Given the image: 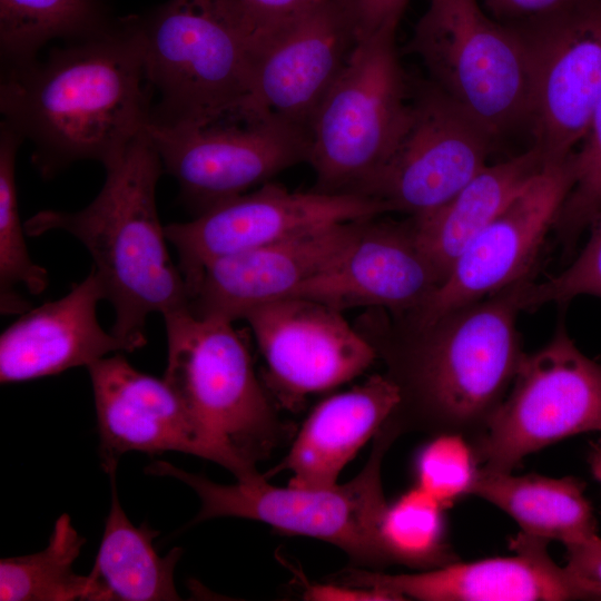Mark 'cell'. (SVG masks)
Listing matches in <instances>:
<instances>
[{"instance_id": "obj_1", "label": "cell", "mask_w": 601, "mask_h": 601, "mask_svg": "<svg viewBox=\"0 0 601 601\" xmlns=\"http://www.w3.org/2000/svg\"><path fill=\"white\" fill-rule=\"evenodd\" d=\"M136 16L96 36L65 42L27 62L2 66L1 122L32 148V161L51 178L95 160L105 168L150 121Z\"/></svg>"}, {"instance_id": "obj_2", "label": "cell", "mask_w": 601, "mask_h": 601, "mask_svg": "<svg viewBox=\"0 0 601 601\" xmlns=\"http://www.w3.org/2000/svg\"><path fill=\"white\" fill-rule=\"evenodd\" d=\"M105 169V183L88 206L40 210L24 221V230L32 237L62 230L81 242L115 311L110 332L136 351L147 343V317L187 308L188 288L158 216L164 168L146 131Z\"/></svg>"}, {"instance_id": "obj_3", "label": "cell", "mask_w": 601, "mask_h": 601, "mask_svg": "<svg viewBox=\"0 0 601 601\" xmlns=\"http://www.w3.org/2000/svg\"><path fill=\"white\" fill-rule=\"evenodd\" d=\"M528 277L457 308L425 329L388 375L401 390L390 415L402 433L481 437L524 356L516 331Z\"/></svg>"}, {"instance_id": "obj_4", "label": "cell", "mask_w": 601, "mask_h": 601, "mask_svg": "<svg viewBox=\"0 0 601 601\" xmlns=\"http://www.w3.org/2000/svg\"><path fill=\"white\" fill-rule=\"evenodd\" d=\"M136 20L147 80L158 97L149 122L193 125L247 114L257 39L234 0H168Z\"/></svg>"}, {"instance_id": "obj_5", "label": "cell", "mask_w": 601, "mask_h": 601, "mask_svg": "<svg viewBox=\"0 0 601 601\" xmlns=\"http://www.w3.org/2000/svg\"><path fill=\"white\" fill-rule=\"evenodd\" d=\"M401 434L386 420L374 435L363 470L345 484L324 487H278L265 477L224 485L165 461L152 462L146 471L175 477L197 493L200 510L193 524L223 516L256 520L285 534L326 541L343 550L353 564L378 569L392 564L381 535L388 506L381 467L385 453Z\"/></svg>"}, {"instance_id": "obj_6", "label": "cell", "mask_w": 601, "mask_h": 601, "mask_svg": "<svg viewBox=\"0 0 601 601\" xmlns=\"http://www.w3.org/2000/svg\"><path fill=\"white\" fill-rule=\"evenodd\" d=\"M162 317L165 382L213 442L257 469L294 427L278 418L244 337L231 321L197 316L188 307Z\"/></svg>"}, {"instance_id": "obj_7", "label": "cell", "mask_w": 601, "mask_h": 601, "mask_svg": "<svg viewBox=\"0 0 601 601\" xmlns=\"http://www.w3.org/2000/svg\"><path fill=\"white\" fill-rule=\"evenodd\" d=\"M395 35L361 40L315 112L307 158L314 190L364 195L404 132L412 97Z\"/></svg>"}, {"instance_id": "obj_8", "label": "cell", "mask_w": 601, "mask_h": 601, "mask_svg": "<svg viewBox=\"0 0 601 601\" xmlns=\"http://www.w3.org/2000/svg\"><path fill=\"white\" fill-rule=\"evenodd\" d=\"M431 82L495 137L528 120L530 73L519 29L491 20L479 0H428L410 43Z\"/></svg>"}, {"instance_id": "obj_9", "label": "cell", "mask_w": 601, "mask_h": 601, "mask_svg": "<svg viewBox=\"0 0 601 601\" xmlns=\"http://www.w3.org/2000/svg\"><path fill=\"white\" fill-rule=\"evenodd\" d=\"M589 432H601V363L561 324L542 348L524 354L484 434L470 446L481 469L512 472L529 454Z\"/></svg>"}, {"instance_id": "obj_10", "label": "cell", "mask_w": 601, "mask_h": 601, "mask_svg": "<svg viewBox=\"0 0 601 601\" xmlns=\"http://www.w3.org/2000/svg\"><path fill=\"white\" fill-rule=\"evenodd\" d=\"M145 131L195 215L308 158V132L268 116L239 114L176 126L148 122Z\"/></svg>"}, {"instance_id": "obj_11", "label": "cell", "mask_w": 601, "mask_h": 601, "mask_svg": "<svg viewBox=\"0 0 601 601\" xmlns=\"http://www.w3.org/2000/svg\"><path fill=\"white\" fill-rule=\"evenodd\" d=\"M528 52V120L549 162L569 158L601 100V0L515 23Z\"/></svg>"}, {"instance_id": "obj_12", "label": "cell", "mask_w": 601, "mask_h": 601, "mask_svg": "<svg viewBox=\"0 0 601 601\" xmlns=\"http://www.w3.org/2000/svg\"><path fill=\"white\" fill-rule=\"evenodd\" d=\"M495 136L430 82L412 97L408 122L365 196L420 218L452 199L487 164Z\"/></svg>"}, {"instance_id": "obj_13", "label": "cell", "mask_w": 601, "mask_h": 601, "mask_svg": "<svg viewBox=\"0 0 601 601\" xmlns=\"http://www.w3.org/2000/svg\"><path fill=\"white\" fill-rule=\"evenodd\" d=\"M387 206L358 194L290 191L266 183L219 203L191 220L165 226L187 288L208 262L322 227L374 218Z\"/></svg>"}, {"instance_id": "obj_14", "label": "cell", "mask_w": 601, "mask_h": 601, "mask_svg": "<svg viewBox=\"0 0 601 601\" xmlns=\"http://www.w3.org/2000/svg\"><path fill=\"white\" fill-rule=\"evenodd\" d=\"M573 183L571 156L549 162L464 248L416 309L420 329L528 277Z\"/></svg>"}, {"instance_id": "obj_15", "label": "cell", "mask_w": 601, "mask_h": 601, "mask_svg": "<svg viewBox=\"0 0 601 601\" xmlns=\"http://www.w3.org/2000/svg\"><path fill=\"white\" fill-rule=\"evenodd\" d=\"M266 363V385L289 411L308 395L346 383L376 357L341 311L325 304L286 297L260 305L243 317Z\"/></svg>"}, {"instance_id": "obj_16", "label": "cell", "mask_w": 601, "mask_h": 601, "mask_svg": "<svg viewBox=\"0 0 601 601\" xmlns=\"http://www.w3.org/2000/svg\"><path fill=\"white\" fill-rule=\"evenodd\" d=\"M87 368L106 473L116 471L120 456L129 451H177L213 461L237 481L264 477L257 469L239 462L213 442L164 378L137 371L120 353Z\"/></svg>"}, {"instance_id": "obj_17", "label": "cell", "mask_w": 601, "mask_h": 601, "mask_svg": "<svg viewBox=\"0 0 601 601\" xmlns=\"http://www.w3.org/2000/svg\"><path fill=\"white\" fill-rule=\"evenodd\" d=\"M358 42L336 3L325 0L256 50L247 112L308 132Z\"/></svg>"}, {"instance_id": "obj_18", "label": "cell", "mask_w": 601, "mask_h": 601, "mask_svg": "<svg viewBox=\"0 0 601 601\" xmlns=\"http://www.w3.org/2000/svg\"><path fill=\"white\" fill-rule=\"evenodd\" d=\"M549 541L520 532L511 540L512 556L454 561L417 573L386 574L349 570L334 582L378 587L423 601H568L601 600V594L556 564Z\"/></svg>"}, {"instance_id": "obj_19", "label": "cell", "mask_w": 601, "mask_h": 601, "mask_svg": "<svg viewBox=\"0 0 601 601\" xmlns=\"http://www.w3.org/2000/svg\"><path fill=\"white\" fill-rule=\"evenodd\" d=\"M361 221L322 227L206 263L189 286L188 309L234 322L260 305L289 297L333 264Z\"/></svg>"}, {"instance_id": "obj_20", "label": "cell", "mask_w": 601, "mask_h": 601, "mask_svg": "<svg viewBox=\"0 0 601 601\" xmlns=\"http://www.w3.org/2000/svg\"><path fill=\"white\" fill-rule=\"evenodd\" d=\"M371 220H362L333 264L289 297L315 300L341 312L357 306L418 309L441 278L420 248L412 224Z\"/></svg>"}, {"instance_id": "obj_21", "label": "cell", "mask_w": 601, "mask_h": 601, "mask_svg": "<svg viewBox=\"0 0 601 601\" xmlns=\"http://www.w3.org/2000/svg\"><path fill=\"white\" fill-rule=\"evenodd\" d=\"M106 300L96 270L63 297L23 313L0 336L1 384L26 382L86 366L110 353L134 352L98 322Z\"/></svg>"}, {"instance_id": "obj_22", "label": "cell", "mask_w": 601, "mask_h": 601, "mask_svg": "<svg viewBox=\"0 0 601 601\" xmlns=\"http://www.w3.org/2000/svg\"><path fill=\"white\" fill-rule=\"evenodd\" d=\"M400 402V386L388 375H373L327 397L311 412L288 454L264 477L290 471V486L336 484L343 467L377 433Z\"/></svg>"}, {"instance_id": "obj_23", "label": "cell", "mask_w": 601, "mask_h": 601, "mask_svg": "<svg viewBox=\"0 0 601 601\" xmlns=\"http://www.w3.org/2000/svg\"><path fill=\"white\" fill-rule=\"evenodd\" d=\"M548 164L542 152L532 146L513 158L486 165L446 204L426 216L413 218L415 239L436 269L441 283L469 243Z\"/></svg>"}, {"instance_id": "obj_24", "label": "cell", "mask_w": 601, "mask_h": 601, "mask_svg": "<svg viewBox=\"0 0 601 601\" xmlns=\"http://www.w3.org/2000/svg\"><path fill=\"white\" fill-rule=\"evenodd\" d=\"M585 483L574 476L513 475L477 467L469 495L511 516L521 532L563 545L598 533Z\"/></svg>"}, {"instance_id": "obj_25", "label": "cell", "mask_w": 601, "mask_h": 601, "mask_svg": "<svg viewBox=\"0 0 601 601\" xmlns=\"http://www.w3.org/2000/svg\"><path fill=\"white\" fill-rule=\"evenodd\" d=\"M111 480V504L93 566L91 601H176L180 600L174 573L183 550L174 548L158 555L152 541L158 531L142 523L136 526L126 515Z\"/></svg>"}, {"instance_id": "obj_26", "label": "cell", "mask_w": 601, "mask_h": 601, "mask_svg": "<svg viewBox=\"0 0 601 601\" xmlns=\"http://www.w3.org/2000/svg\"><path fill=\"white\" fill-rule=\"evenodd\" d=\"M115 22L102 0H0L2 66L37 58L52 40H82Z\"/></svg>"}, {"instance_id": "obj_27", "label": "cell", "mask_w": 601, "mask_h": 601, "mask_svg": "<svg viewBox=\"0 0 601 601\" xmlns=\"http://www.w3.org/2000/svg\"><path fill=\"white\" fill-rule=\"evenodd\" d=\"M70 516L57 519L48 545L40 552L2 559L0 562L1 601L91 600L89 575L73 571L85 544Z\"/></svg>"}, {"instance_id": "obj_28", "label": "cell", "mask_w": 601, "mask_h": 601, "mask_svg": "<svg viewBox=\"0 0 601 601\" xmlns=\"http://www.w3.org/2000/svg\"><path fill=\"white\" fill-rule=\"evenodd\" d=\"M22 140L0 122V309L3 315L27 311L29 304L17 293L31 295L47 288L48 272L29 255L24 224L20 220L16 185V158Z\"/></svg>"}, {"instance_id": "obj_29", "label": "cell", "mask_w": 601, "mask_h": 601, "mask_svg": "<svg viewBox=\"0 0 601 601\" xmlns=\"http://www.w3.org/2000/svg\"><path fill=\"white\" fill-rule=\"evenodd\" d=\"M443 509L418 486L387 506L381 535L392 564L424 571L457 561L445 541Z\"/></svg>"}, {"instance_id": "obj_30", "label": "cell", "mask_w": 601, "mask_h": 601, "mask_svg": "<svg viewBox=\"0 0 601 601\" xmlns=\"http://www.w3.org/2000/svg\"><path fill=\"white\" fill-rule=\"evenodd\" d=\"M579 145L571 155L573 183L553 225L568 249L601 213V100Z\"/></svg>"}, {"instance_id": "obj_31", "label": "cell", "mask_w": 601, "mask_h": 601, "mask_svg": "<svg viewBox=\"0 0 601 601\" xmlns=\"http://www.w3.org/2000/svg\"><path fill=\"white\" fill-rule=\"evenodd\" d=\"M467 441L456 435H437L420 453L417 486L443 508L469 495L477 467Z\"/></svg>"}, {"instance_id": "obj_32", "label": "cell", "mask_w": 601, "mask_h": 601, "mask_svg": "<svg viewBox=\"0 0 601 601\" xmlns=\"http://www.w3.org/2000/svg\"><path fill=\"white\" fill-rule=\"evenodd\" d=\"M589 228L585 246L565 269L539 284L526 282L522 309L548 303H569L579 296L601 298V213Z\"/></svg>"}, {"instance_id": "obj_33", "label": "cell", "mask_w": 601, "mask_h": 601, "mask_svg": "<svg viewBox=\"0 0 601 601\" xmlns=\"http://www.w3.org/2000/svg\"><path fill=\"white\" fill-rule=\"evenodd\" d=\"M253 27L256 50L325 0H234Z\"/></svg>"}, {"instance_id": "obj_34", "label": "cell", "mask_w": 601, "mask_h": 601, "mask_svg": "<svg viewBox=\"0 0 601 601\" xmlns=\"http://www.w3.org/2000/svg\"><path fill=\"white\" fill-rule=\"evenodd\" d=\"M348 20L358 40L396 32L408 0H333Z\"/></svg>"}, {"instance_id": "obj_35", "label": "cell", "mask_w": 601, "mask_h": 601, "mask_svg": "<svg viewBox=\"0 0 601 601\" xmlns=\"http://www.w3.org/2000/svg\"><path fill=\"white\" fill-rule=\"evenodd\" d=\"M565 566L601 594V538L598 533L565 544Z\"/></svg>"}, {"instance_id": "obj_36", "label": "cell", "mask_w": 601, "mask_h": 601, "mask_svg": "<svg viewBox=\"0 0 601 601\" xmlns=\"http://www.w3.org/2000/svg\"><path fill=\"white\" fill-rule=\"evenodd\" d=\"M305 600L314 601H400L402 597L378 587H359L344 583L308 585L304 591Z\"/></svg>"}, {"instance_id": "obj_37", "label": "cell", "mask_w": 601, "mask_h": 601, "mask_svg": "<svg viewBox=\"0 0 601 601\" xmlns=\"http://www.w3.org/2000/svg\"><path fill=\"white\" fill-rule=\"evenodd\" d=\"M497 17L524 22L552 13L573 0H483Z\"/></svg>"}, {"instance_id": "obj_38", "label": "cell", "mask_w": 601, "mask_h": 601, "mask_svg": "<svg viewBox=\"0 0 601 601\" xmlns=\"http://www.w3.org/2000/svg\"><path fill=\"white\" fill-rule=\"evenodd\" d=\"M588 463L593 477L601 484V437L591 442Z\"/></svg>"}]
</instances>
